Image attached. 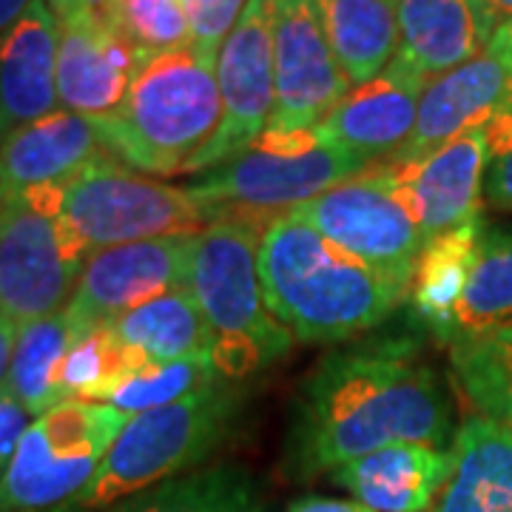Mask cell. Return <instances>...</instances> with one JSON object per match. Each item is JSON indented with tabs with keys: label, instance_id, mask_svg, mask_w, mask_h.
Returning a JSON list of instances; mask_svg holds the SVG:
<instances>
[{
	"label": "cell",
	"instance_id": "cell-1",
	"mask_svg": "<svg viewBox=\"0 0 512 512\" xmlns=\"http://www.w3.org/2000/svg\"><path fill=\"white\" fill-rule=\"evenodd\" d=\"M453 436V407L413 339H370L328 353L302 382L288 430L296 478L333 473L390 444Z\"/></svg>",
	"mask_w": 512,
	"mask_h": 512
},
{
	"label": "cell",
	"instance_id": "cell-2",
	"mask_svg": "<svg viewBox=\"0 0 512 512\" xmlns=\"http://www.w3.org/2000/svg\"><path fill=\"white\" fill-rule=\"evenodd\" d=\"M268 311L305 345H330L379 328L407 299L296 211L276 214L259 239Z\"/></svg>",
	"mask_w": 512,
	"mask_h": 512
},
{
	"label": "cell",
	"instance_id": "cell-3",
	"mask_svg": "<svg viewBox=\"0 0 512 512\" xmlns=\"http://www.w3.org/2000/svg\"><path fill=\"white\" fill-rule=\"evenodd\" d=\"M274 217L231 211L194 239L188 291L211 330V359L222 379H245L288 356L293 345L259 282V239Z\"/></svg>",
	"mask_w": 512,
	"mask_h": 512
},
{
	"label": "cell",
	"instance_id": "cell-4",
	"mask_svg": "<svg viewBox=\"0 0 512 512\" xmlns=\"http://www.w3.org/2000/svg\"><path fill=\"white\" fill-rule=\"evenodd\" d=\"M94 120L123 165L160 177L185 174L222 123L217 66L191 49L151 57L140 63L120 109Z\"/></svg>",
	"mask_w": 512,
	"mask_h": 512
},
{
	"label": "cell",
	"instance_id": "cell-5",
	"mask_svg": "<svg viewBox=\"0 0 512 512\" xmlns=\"http://www.w3.org/2000/svg\"><path fill=\"white\" fill-rule=\"evenodd\" d=\"M242 407L245 393L217 382L183 402L128 419L72 510H106L202 464L231 436Z\"/></svg>",
	"mask_w": 512,
	"mask_h": 512
},
{
	"label": "cell",
	"instance_id": "cell-6",
	"mask_svg": "<svg viewBox=\"0 0 512 512\" xmlns=\"http://www.w3.org/2000/svg\"><path fill=\"white\" fill-rule=\"evenodd\" d=\"M359 171H365V160L328 143L316 128H268L245 151L211 168L188 191L214 222L231 211H293Z\"/></svg>",
	"mask_w": 512,
	"mask_h": 512
},
{
	"label": "cell",
	"instance_id": "cell-7",
	"mask_svg": "<svg viewBox=\"0 0 512 512\" xmlns=\"http://www.w3.org/2000/svg\"><path fill=\"white\" fill-rule=\"evenodd\" d=\"M126 424V413L100 402H63L43 413L0 478V512L72 510Z\"/></svg>",
	"mask_w": 512,
	"mask_h": 512
},
{
	"label": "cell",
	"instance_id": "cell-8",
	"mask_svg": "<svg viewBox=\"0 0 512 512\" xmlns=\"http://www.w3.org/2000/svg\"><path fill=\"white\" fill-rule=\"evenodd\" d=\"M89 256L63 217V185L0 200V311L15 322L63 311Z\"/></svg>",
	"mask_w": 512,
	"mask_h": 512
},
{
	"label": "cell",
	"instance_id": "cell-9",
	"mask_svg": "<svg viewBox=\"0 0 512 512\" xmlns=\"http://www.w3.org/2000/svg\"><path fill=\"white\" fill-rule=\"evenodd\" d=\"M63 217L89 254L140 239L194 237L211 225L191 191L148 180L109 154L63 185Z\"/></svg>",
	"mask_w": 512,
	"mask_h": 512
},
{
	"label": "cell",
	"instance_id": "cell-10",
	"mask_svg": "<svg viewBox=\"0 0 512 512\" xmlns=\"http://www.w3.org/2000/svg\"><path fill=\"white\" fill-rule=\"evenodd\" d=\"M293 211L410 296L413 268L427 237L413 194L390 165L365 168Z\"/></svg>",
	"mask_w": 512,
	"mask_h": 512
},
{
	"label": "cell",
	"instance_id": "cell-11",
	"mask_svg": "<svg viewBox=\"0 0 512 512\" xmlns=\"http://www.w3.org/2000/svg\"><path fill=\"white\" fill-rule=\"evenodd\" d=\"M274 12L276 0H251L225 40L217 60L222 123L191 171L228 163L271 126L276 106Z\"/></svg>",
	"mask_w": 512,
	"mask_h": 512
},
{
	"label": "cell",
	"instance_id": "cell-12",
	"mask_svg": "<svg viewBox=\"0 0 512 512\" xmlns=\"http://www.w3.org/2000/svg\"><path fill=\"white\" fill-rule=\"evenodd\" d=\"M194 237H157L89 256L66 311L80 333L111 325L123 313L188 288Z\"/></svg>",
	"mask_w": 512,
	"mask_h": 512
},
{
	"label": "cell",
	"instance_id": "cell-13",
	"mask_svg": "<svg viewBox=\"0 0 512 512\" xmlns=\"http://www.w3.org/2000/svg\"><path fill=\"white\" fill-rule=\"evenodd\" d=\"M57 18L60 109L109 117L126 100L140 57L106 18L103 0H49Z\"/></svg>",
	"mask_w": 512,
	"mask_h": 512
},
{
	"label": "cell",
	"instance_id": "cell-14",
	"mask_svg": "<svg viewBox=\"0 0 512 512\" xmlns=\"http://www.w3.org/2000/svg\"><path fill=\"white\" fill-rule=\"evenodd\" d=\"M276 106L268 128H316L353 89L330 49L316 0H276Z\"/></svg>",
	"mask_w": 512,
	"mask_h": 512
},
{
	"label": "cell",
	"instance_id": "cell-15",
	"mask_svg": "<svg viewBox=\"0 0 512 512\" xmlns=\"http://www.w3.org/2000/svg\"><path fill=\"white\" fill-rule=\"evenodd\" d=\"M427 83L430 77L404 63L402 57H393L382 74L353 86L316 131L365 163L387 160L410 140Z\"/></svg>",
	"mask_w": 512,
	"mask_h": 512
},
{
	"label": "cell",
	"instance_id": "cell-16",
	"mask_svg": "<svg viewBox=\"0 0 512 512\" xmlns=\"http://www.w3.org/2000/svg\"><path fill=\"white\" fill-rule=\"evenodd\" d=\"M396 180L413 194L424 237H439L476 220L481 188L490 165L484 126L458 134L436 151L413 160H384Z\"/></svg>",
	"mask_w": 512,
	"mask_h": 512
},
{
	"label": "cell",
	"instance_id": "cell-17",
	"mask_svg": "<svg viewBox=\"0 0 512 512\" xmlns=\"http://www.w3.org/2000/svg\"><path fill=\"white\" fill-rule=\"evenodd\" d=\"M512 100V74L490 52L427 83L410 140L387 160H413L436 151L458 134L481 128Z\"/></svg>",
	"mask_w": 512,
	"mask_h": 512
},
{
	"label": "cell",
	"instance_id": "cell-18",
	"mask_svg": "<svg viewBox=\"0 0 512 512\" xmlns=\"http://www.w3.org/2000/svg\"><path fill=\"white\" fill-rule=\"evenodd\" d=\"M103 154L109 148L94 117L57 109L0 143V200L32 188L66 185Z\"/></svg>",
	"mask_w": 512,
	"mask_h": 512
},
{
	"label": "cell",
	"instance_id": "cell-19",
	"mask_svg": "<svg viewBox=\"0 0 512 512\" xmlns=\"http://www.w3.org/2000/svg\"><path fill=\"white\" fill-rule=\"evenodd\" d=\"M57 109V18L49 0H35L0 37V143Z\"/></svg>",
	"mask_w": 512,
	"mask_h": 512
},
{
	"label": "cell",
	"instance_id": "cell-20",
	"mask_svg": "<svg viewBox=\"0 0 512 512\" xmlns=\"http://www.w3.org/2000/svg\"><path fill=\"white\" fill-rule=\"evenodd\" d=\"M396 18V57L430 80L484 55L498 29L487 0H396Z\"/></svg>",
	"mask_w": 512,
	"mask_h": 512
},
{
	"label": "cell",
	"instance_id": "cell-21",
	"mask_svg": "<svg viewBox=\"0 0 512 512\" xmlns=\"http://www.w3.org/2000/svg\"><path fill=\"white\" fill-rule=\"evenodd\" d=\"M453 476V450L390 444L333 470V481L373 512H427Z\"/></svg>",
	"mask_w": 512,
	"mask_h": 512
},
{
	"label": "cell",
	"instance_id": "cell-22",
	"mask_svg": "<svg viewBox=\"0 0 512 512\" xmlns=\"http://www.w3.org/2000/svg\"><path fill=\"white\" fill-rule=\"evenodd\" d=\"M433 512H512V427L493 419L461 424L453 476Z\"/></svg>",
	"mask_w": 512,
	"mask_h": 512
},
{
	"label": "cell",
	"instance_id": "cell-23",
	"mask_svg": "<svg viewBox=\"0 0 512 512\" xmlns=\"http://www.w3.org/2000/svg\"><path fill=\"white\" fill-rule=\"evenodd\" d=\"M481 231H484L481 217L464 222L453 231L427 239L416 259L407 299L416 311V319L433 330V336L441 342H447L458 302L467 291Z\"/></svg>",
	"mask_w": 512,
	"mask_h": 512
},
{
	"label": "cell",
	"instance_id": "cell-24",
	"mask_svg": "<svg viewBox=\"0 0 512 512\" xmlns=\"http://www.w3.org/2000/svg\"><path fill=\"white\" fill-rule=\"evenodd\" d=\"M316 9L353 86L382 74L399 55L396 0H316Z\"/></svg>",
	"mask_w": 512,
	"mask_h": 512
},
{
	"label": "cell",
	"instance_id": "cell-25",
	"mask_svg": "<svg viewBox=\"0 0 512 512\" xmlns=\"http://www.w3.org/2000/svg\"><path fill=\"white\" fill-rule=\"evenodd\" d=\"M128 348L140 350L148 362L168 365L191 356H211V330L188 288L151 299L123 313L109 325Z\"/></svg>",
	"mask_w": 512,
	"mask_h": 512
},
{
	"label": "cell",
	"instance_id": "cell-26",
	"mask_svg": "<svg viewBox=\"0 0 512 512\" xmlns=\"http://www.w3.org/2000/svg\"><path fill=\"white\" fill-rule=\"evenodd\" d=\"M80 336L83 333L77 330L66 308L20 325L18 345H15V356H12V367H9L3 390L15 402L23 404L35 419L55 410L57 404H63L60 367Z\"/></svg>",
	"mask_w": 512,
	"mask_h": 512
},
{
	"label": "cell",
	"instance_id": "cell-27",
	"mask_svg": "<svg viewBox=\"0 0 512 512\" xmlns=\"http://www.w3.org/2000/svg\"><path fill=\"white\" fill-rule=\"evenodd\" d=\"M512 325V225H484L467 291L458 302L447 345Z\"/></svg>",
	"mask_w": 512,
	"mask_h": 512
},
{
	"label": "cell",
	"instance_id": "cell-28",
	"mask_svg": "<svg viewBox=\"0 0 512 512\" xmlns=\"http://www.w3.org/2000/svg\"><path fill=\"white\" fill-rule=\"evenodd\" d=\"M109 512H268L254 476L220 464L191 476L171 478L137 493Z\"/></svg>",
	"mask_w": 512,
	"mask_h": 512
},
{
	"label": "cell",
	"instance_id": "cell-29",
	"mask_svg": "<svg viewBox=\"0 0 512 512\" xmlns=\"http://www.w3.org/2000/svg\"><path fill=\"white\" fill-rule=\"evenodd\" d=\"M450 365L467 402L484 419L512 427V325L456 339Z\"/></svg>",
	"mask_w": 512,
	"mask_h": 512
},
{
	"label": "cell",
	"instance_id": "cell-30",
	"mask_svg": "<svg viewBox=\"0 0 512 512\" xmlns=\"http://www.w3.org/2000/svg\"><path fill=\"white\" fill-rule=\"evenodd\" d=\"M146 365L148 359L140 350L128 348L109 325H100L83 333L66 353L60 367V396L63 402L106 404L114 390Z\"/></svg>",
	"mask_w": 512,
	"mask_h": 512
},
{
	"label": "cell",
	"instance_id": "cell-31",
	"mask_svg": "<svg viewBox=\"0 0 512 512\" xmlns=\"http://www.w3.org/2000/svg\"><path fill=\"white\" fill-rule=\"evenodd\" d=\"M114 32L146 63L151 57L191 49L188 20L180 0H103Z\"/></svg>",
	"mask_w": 512,
	"mask_h": 512
},
{
	"label": "cell",
	"instance_id": "cell-32",
	"mask_svg": "<svg viewBox=\"0 0 512 512\" xmlns=\"http://www.w3.org/2000/svg\"><path fill=\"white\" fill-rule=\"evenodd\" d=\"M217 382H222V376L211 356H191V359L168 362V365L148 362L120 390H114L106 404L117 407L126 416L128 413L140 416L148 410H160L168 404L183 402L188 396Z\"/></svg>",
	"mask_w": 512,
	"mask_h": 512
},
{
	"label": "cell",
	"instance_id": "cell-33",
	"mask_svg": "<svg viewBox=\"0 0 512 512\" xmlns=\"http://www.w3.org/2000/svg\"><path fill=\"white\" fill-rule=\"evenodd\" d=\"M180 3L188 20L191 52L202 63L217 66L225 40L234 32L251 0H180Z\"/></svg>",
	"mask_w": 512,
	"mask_h": 512
},
{
	"label": "cell",
	"instance_id": "cell-34",
	"mask_svg": "<svg viewBox=\"0 0 512 512\" xmlns=\"http://www.w3.org/2000/svg\"><path fill=\"white\" fill-rule=\"evenodd\" d=\"M490 165L484 177L487 200L501 211H512V100L484 123Z\"/></svg>",
	"mask_w": 512,
	"mask_h": 512
},
{
	"label": "cell",
	"instance_id": "cell-35",
	"mask_svg": "<svg viewBox=\"0 0 512 512\" xmlns=\"http://www.w3.org/2000/svg\"><path fill=\"white\" fill-rule=\"evenodd\" d=\"M29 424H32V413L15 402L6 390H0V478L9 470Z\"/></svg>",
	"mask_w": 512,
	"mask_h": 512
},
{
	"label": "cell",
	"instance_id": "cell-36",
	"mask_svg": "<svg viewBox=\"0 0 512 512\" xmlns=\"http://www.w3.org/2000/svg\"><path fill=\"white\" fill-rule=\"evenodd\" d=\"M285 512H373L362 501H350V498H325V495H308L293 501Z\"/></svg>",
	"mask_w": 512,
	"mask_h": 512
},
{
	"label": "cell",
	"instance_id": "cell-37",
	"mask_svg": "<svg viewBox=\"0 0 512 512\" xmlns=\"http://www.w3.org/2000/svg\"><path fill=\"white\" fill-rule=\"evenodd\" d=\"M20 322H15L9 313L0 311V390L6 384L9 367H12V356H15V345H18Z\"/></svg>",
	"mask_w": 512,
	"mask_h": 512
},
{
	"label": "cell",
	"instance_id": "cell-38",
	"mask_svg": "<svg viewBox=\"0 0 512 512\" xmlns=\"http://www.w3.org/2000/svg\"><path fill=\"white\" fill-rule=\"evenodd\" d=\"M487 52L512 74V18L498 23L493 40H490V46H487Z\"/></svg>",
	"mask_w": 512,
	"mask_h": 512
},
{
	"label": "cell",
	"instance_id": "cell-39",
	"mask_svg": "<svg viewBox=\"0 0 512 512\" xmlns=\"http://www.w3.org/2000/svg\"><path fill=\"white\" fill-rule=\"evenodd\" d=\"M35 0H0V37L18 23Z\"/></svg>",
	"mask_w": 512,
	"mask_h": 512
},
{
	"label": "cell",
	"instance_id": "cell-40",
	"mask_svg": "<svg viewBox=\"0 0 512 512\" xmlns=\"http://www.w3.org/2000/svg\"><path fill=\"white\" fill-rule=\"evenodd\" d=\"M490 3V9H493V15L501 20H510L512 18V0H487Z\"/></svg>",
	"mask_w": 512,
	"mask_h": 512
}]
</instances>
